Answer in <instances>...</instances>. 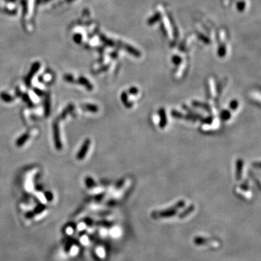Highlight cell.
<instances>
[{
    "label": "cell",
    "mask_w": 261,
    "mask_h": 261,
    "mask_svg": "<svg viewBox=\"0 0 261 261\" xmlns=\"http://www.w3.org/2000/svg\"><path fill=\"white\" fill-rule=\"evenodd\" d=\"M65 250L68 256H70V257H71V256L72 257L76 256L79 252V246L76 244V243H74V242L68 243L65 247Z\"/></svg>",
    "instance_id": "6da1fadb"
},
{
    "label": "cell",
    "mask_w": 261,
    "mask_h": 261,
    "mask_svg": "<svg viewBox=\"0 0 261 261\" xmlns=\"http://www.w3.org/2000/svg\"><path fill=\"white\" fill-rule=\"evenodd\" d=\"M89 146H90V140L86 139L85 142H84L83 146H82L81 150H80V151L79 152V153H78L77 155L78 159L82 160L85 157L87 152H88V150H89Z\"/></svg>",
    "instance_id": "7a4b0ae2"
},
{
    "label": "cell",
    "mask_w": 261,
    "mask_h": 261,
    "mask_svg": "<svg viewBox=\"0 0 261 261\" xmlns=\"http://www.w3.org/2000/svg\"><path fill=\"white\" fill-rule=\"evenodd\" d=\"M159 116H160L159 126L161 129H164L165 128H166V126H167V123H168V120H167L166 110H165L163 107H162L159 110Z\"/></svg>",
    "instance_id": "3957f363"
},
{
    "label": "cell",
    "mask_w": 261,
    "mask_h": 261,
    "mask_svg": "<svg viewBox=\"0 0 261 261\" xmlns=\"http://www.w3.org/2000/svg\"><path fill=\"white\" fill-rule=\"evenodd\" d=\"M244 161L242 159H237L236 161V179L237 181H240L242 177V172H243Z\"/></svg>",
    "instance_id": "277c9868"
},
{
    "label": "cell",
    "mask_w": 261,
    "mask_h": 261,
    "mask_svg": "<svg viewBox=\"0 0 261 261\" xmlns=\"http://www.w3.org/2000/svg\"><path fill=\"white\" fill-rule=\"evenodd\" d=\"M121 102H123V105L126 108H128V109H130V108L133 107V103L129 100L128 95V93L126 92V91H123V92L121 93Z\"/></svg>",
    "instance_id": "5b68a950"
},
{
    "label": "cell",
    "mask_w": 261,
    "mask_h": 261,
    "mask_svg": "<svg viewBox=\"0 0 261 261\" xmlns=\"http://www.w3.org/2000/svg\"><path fill=\"white\" fill-rule=\"evenodd\" d=\"M192 105L195 107L199 108V109H203L208 112H211V109L210 106H209V105L206 104V103H203L202 102H199V101L194 100L192 101Z\"/></svg>",
    "instance_id": "8992f818"
},
{
    "label": "cell",
    "mask_w": 261,
    "mask_h": 261,
    "mask_svg": "<svg viewBox=\"0 0 261 261\" xmlns=\"http://www.w3.org/2000/svg\"><path fill=\"white\" fill-rule=\"evenodd\" d=\"M231 117V112L229 110H223L220 112V118L222 121H228Z\"/></svg>",
    "instance_id": "52a82bcc"
},
{
    "label": "cell",
    "mask_w": 261,
    "mask_h": 261,
    "mask_svg": "<svg viewBox=\"0 0 261 261\" xmlns=\"http://www.w3.org/2000/svg\"><path fill=\"white\" fill-rule=\"evenodd\" d=\"M54 133H55V142L56 147L57 149H60L61 148V142L60 140V135H59V130L57 124L54 125Z\"/></svg>",
    "instance_id": "ba28073f"
},
{
    "label": "cell",
    "mask_w": 261,
    "mask_h": 261,
    "mask_svg": "<svg viewBox=\"0 0 261 261\" xmlns=\"http://www.w3.org/2000/svg\"><path fill=\"white\" fill-rule=\"evenodd\" d=\"M202 123H203L204 126H210L213 123V117L212 116H208L206 117H203L201 119Z\"/></svg>",
    "instance_id": "9c48e42d"
},
{
    "label": "cell",
    "mask_w": 261,
    "mask_h": 261,
    "mask_svg": "<svg viewBox=\"0 0 261 261\" xmlns=\"http://www.w3.org/2000/svg\"><path fill=\"white\" fill-rule=\"evenodd\" d=\"M239 107V101L234 99L232 100L229 103V109L232 110V111H236L237 108Z\"/></svg>",
    "instance_id": "30bf717a"
},
{
    "label": "cell",
    "mask_w": 261,
    "mask_h": 261,
    "mask_svg": "<svg viewBox=\"0 0 261 261\" xmlns=\"http://www.w3.org/2000/svg\"><path fill=\"white\" fill-rule=\"evenodd\" d=\"M171 116L176 119H184V115L183 114L182 112L178 111V110H173L172 111H171Z\"/></svg>",
    "instance_id": "8fae6325"
},
{
    "label": "cell",
    "mask_w": 261,
    "mask_h": 261,
    "mask_svg": "<svg viewBox=\"0 0 261 261\" xmlns=\"http://www.w3.org/2000/svg\"><path fill=\"white\" fill-rule=\"evenodd\" d=\"M28 138H29V136H28V134L23 135L19 139H18L17 141V143H16V144H17V146H19V147H20V146H22V144H23L25 142H26L27 139H28Z\"/></svg>",
    "instance_id": "7c38bea8"
},
{
    "label": "cell",
    "mask_w": 261,
    "mask_h": 261,
    "mask_svg": "<svg viewBox=\"0 0 261 261\" xmlns=\"http://www.w3.org/2000/svg\"><path fill=\"white\" fill-rule=\"evenodd\" d=\"M86 110L91 112H98V107L95 105H86Z\"/></svg>",
    "instance_id": "4fadbf2b"
},
{
    "label": "cell",
    "mask_w": 261,
    "mask_h": 261,
    "mask_svg": "<svg viewBox=\"0 0 261 261\" xmlns=\"http://www.w3.org/2000/svg\"><path fill=\"white\" fill-rule=\"evenodd\" d=\"M139 94V89L135 86L131 87L128 91V95H130L131 96H136Z\"/></svg>",
    "instance_id": "5bb4252c"
},
{
    "label": "cell",
    "mask_w": 261,
    "mask_h": 261,
    "mask_svg": "<svg viewBox=\"0 0 261 261\" xmlns=\"http://www.w3.org/2000/svg\"><path fill=\"white\" fill-rule=\"evenodd\" d=\"M0 97H1L2 100H3L4 101H5V102H10V101L13 100L10 95H8V94H5V93H2L1 95H0Z\"/></svg>",
    "instance_id": "9a60e30c"
},
{
    "label": "cell",
    "mask_w": 261,
    "mask_h": 261,
    "mask_svg": "<svg viewBox=\"0 0 261 261\" xmlns=\"http://www.w3.org/2000/svg\"><path fill=\"white\" fill-rule=\"evenodd\" d=\"M239 189H240L242 192H248L249 191V184L247 182L242 183V184L239 186Z\"/></svg>",
    "instance_id": "2e32d148"
},
{
    "label": "cell",
    "mask_w": 261,
    "mask_h": 261,
    "mask_svg": "<svg viewBox=\"0 0 261 261\" xmlns=\"http://www.w3.org/2000/svg\"><path fill=\"white\" fill-rule=\"evenodd\" d=\"M86 185L88 186V187H89V188L92 187L95 185V182H94V180L91 178H87L86 180Z\"/></svg>",
    "instance_id": "e0dca14e"
},
{
    "label": "cell",
    "mask_w": 261,
    "mask_h": 261,
    "mask_svg": "<svg viewBox=\"0 0 261 261\" xmlns=\"http://www.w3.org/2000/svg\"><path fill=\"white\" fill-rule=\"evenodd\" d=\"M103 249L100 248V247H97L96 249V252H97V255L98 257H104L105 253H104V251L102 250Z\"/></svg>",
    "instance_id": "ac0fdd59"
},
{
    "label": "cell",
    "mask_w": 261,
    "mask_h": 261,
    "mask_svg": "<svg viewBox=\"0 0 261 261\" xmlns=\"http://www.w3.org/2000/svg\"><path fill=\"white\" fill-rule=\"evenodd\" d=\"M124 184H125V180H124V179H121V180L119 181L117 183L116 188L117 189H121V188H122V187H123Z\"/></svg>",
    "instance_id": "d6986e66"
},
{
    "label": "cell",
    "mask_w": 261,
    "mask_h": 261,
    "mask_svg": "<svg viewBox=\"0 0 261 261\" xmlns=\"http://www.w3.org/2000/svg\"><path fill=\"white\" fill-rule=\"evenodd\" d=\"M253 166H254V167H256L257 166V168L258 169H260V163H253Z\"/></svg>",
    "instance_id": "ffe728a7"
}]
</instances>
